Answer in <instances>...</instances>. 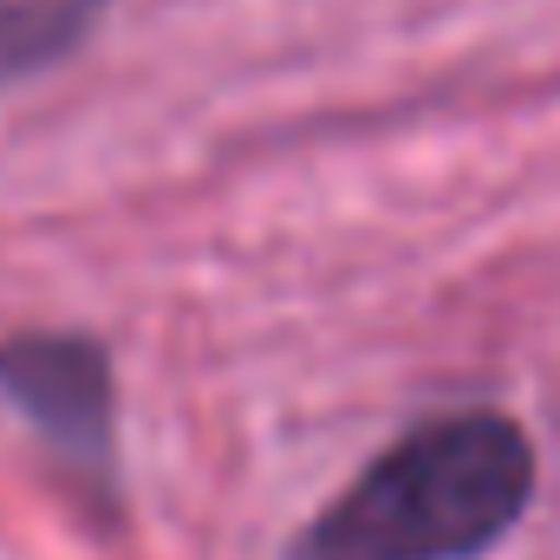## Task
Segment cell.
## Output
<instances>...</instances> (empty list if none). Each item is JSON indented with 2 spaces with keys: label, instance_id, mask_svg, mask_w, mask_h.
<instances>
[{
  "label": "cell",
  "instance_id": "cell-1",
  "mask_svg": "<svg viewBox=\"0 0 560 560\" xmlns=\"http://www.w3.org/2000/svg\"><path fill=\"white\" fill-rule=\"evenodd\" d=\"M535 495V443L502 411H450L392 443L306 535L300 560H476Z\"/></svg>",
  "mask_w": 560,
  "mask_h": 560
},
{
  "label": "cell",
  "instance_id": "cell-3",
  "mask_svg": "<svg viewBox=\"0 0 560 560\" xmlns=\"http://www.w3.org/2000/svg\"><path fill=\"white\" fill-rule=\"evenodd\" d=\"M112 0H0V79L46 72L66 59Z\"/></svg>",
  "mask_w": 560,
  "mask_h": 560
},
{
  "label": "cell",
  "instance_id": "cell-2",
  "mask_svg": "<svg viewBox=\"0 0 560 560\" xmlns=\"http://www.w3.org/2000/svg\"><path fill=\"white\" fill-rule=\"evenodd\" d=\"M0 398L33 423L66 469L112 495L118 482V405H112V359L85 332H13L0 339Z\"/></svg>",
  "mask_w": 560,
  "mask_h": 560
}]
</instances>
